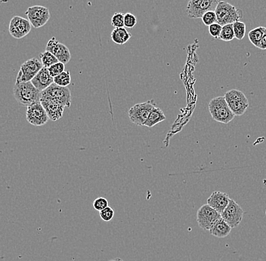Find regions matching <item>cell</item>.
<instances>
[{"mask_svg": "<svg viewBox=\"0 0 266 261\" xmlns=\"http://www.w3.org/2000/svg\"><path fill=\"white\" fill-rule=\"evenodd\" d=\"M41 92L31 82L16 83L13 95L19 104L28 107L34 103L40 102Z\"/></svg>", "mask_w": 266, "mask_h": 261, "instance_id": "6da1fadb", "label": "cell"}, {"mask_svg": "<svg viewBox=\"0 0 266 261\" xmlns=\"http://www.w3.org/2000/svg\"><path fill=\"white\" fill-rule=\"evenodd\" d=\"M209 111L215 121L225 125L229 123L235 117V115L228 107L224 96L213 98L209 104Z\"/></svg>", "mask_w": 266, "mask_h": 261, "instance_id": "7a4b0ae2", "label": "cell"}, {"mask_svg": "<svg viewBox=\"0 0 266 261\" xmlns=\"http://www.w3.org/2000/svg\"><path fill=\"white\" fill-rule=\"evenodd\" d=\"M215 13L217 17V23L221 26L238 22L243 16L241 10L236 9L235 7L225 1L219 3Z\"/></svg>", "mask_w": 266, "mask_h": 261, "instance_id": "3957f363", "label": "cell"}, {"mask_svg": "<svg viewBox=\"0 0 266 261\" xmlns=\"http://www.w3.org/2000/svg\"><path fill=\"white\" fill-rule=\"evenodd\" d=\"M40 100H52L64 107H69L71 104V91L68 87H61L53 83L41 92Z\"/></svg>", "mask_w": 266, "mask_h": 261, "instance_id": "277c9868", "label": "cell"}, {"mask_svg": "<svg viewBox=\"0 0 266 261\" xmlns=\"http://www.w3.org/2000/svg\"><path fill=\"white\" fill-rule=\"evenodd\" d=\"M225 101L235 116L244 114L249 107V101L243 92L237 89L228 91L225 95Z\"/></svg>", "mask_w": 266, "mask_h": 261, "instance_id": "5b68a950", "label": "cell"}, {"mask_svg": "<svg viewBox=\"0 0 266 261\" xmlns=\"http://www.w3.org/2000/svg\"><path fill=\"white\" fill-rule=\"evenodd\" d=\"M155 107L156 103L154 100L136 104L128 110V117L130 121L139 126L144 125L149 114Z\"/></svg>", "mask_w": 266, "mask_h": 261, "instance_id": "8992f818", "label": "cell"}, {"mask_svg": "<svg viewBox=\"0 0 266 261\" xmlns=\"http://www.w3.org/2000/svg\"><path fill=\"white\" fill-rule=\"evenodd\" d=\"M43 68L41 61L37 58H33L28 60L22 64L16 83L31 82Z\"/></svg>", "mask_w": 266, "mask_h": 261, "instance_id": "52a82bcc", "label": "cell"}, {"mask_svg": "<svg viewBox=\"0 0 266 261\" xmlns=\"http://www.w3.org/2000/svg\"><path fill=\"white\" fill-rule=\"evenodd\" d=\"M25 15L28 16V21L31 22L32 27L36 29L46 25L51 18L49 9L42 6L29 7L25 12Z\"/></svg>", "mask_w": 266, "mask_h": 261, "instance_id": "ba28073f", "label": "cell"}, {"mask_svg": "<svg viewBox=\"0 0 266 261\" xmlns=\"http://www.w3.org/2000/svg\"><path fill=\"white\" fill-rule=\"evenodd\" d=\"M221 214L213 209L210 205H202L197 212V221L198 226L204 230L210 231L215 222L220 218Z\"/></svg>", "mask_w": 266, "mask_h": 261, "instance_id": "9c48e42d", "label": "cell"}, {"mask_svg": "<svg viewBox=\"0 0 266 261\" xmlns=\"http://www.w3.org/2000/svg\"><path fill=\"white\" fill-rule=\"evenodd\" d=\"M243 214L244 211L241 207L235 201L231 199L228 206L221 214V217L231 228H236L241 223Z\"/></svg>", "mask_w": 266, "mask_h": 261, "instance_id": "30bf717a", "label": "cell"}, {"mask_svg": "<svg viewBox=\"0 0 266 261\" xmlns=\"http://www.w3.org/2000/svg\"><path fill=\"white\" fill-rule=\"evenodd\" d=\"M26 119L30 124L34 126H42L47 123L49 118L40 101L28 106L27 108Z\"/></svg>", "mask_w": 266, "mask_h": 261, "instance_id": "8fae6325", "label": "cell"}, {"mask_svg": "<svg viewBox=\"0 0 266 261\" xmlns=\"http://www.w3.org/2000/svg\"><path fill=\"white\" fill-rule=\"evenodd\" d=\"M31 28L32 25L28 19H24L20 16H15L10 22L9 31L12 37L17 40H21L30 34Z\"/></svg>", "mask_w": 266, "mask_h": 261, "instance_id": "7c38bea8", "label": "cell"}, {"mask_svg": "<svg viewBox=\"0 0 266 261\" xmlns=\"http://www.w3.org/2000/svg\"><path fill=\"white\" fill-rule=\"evenodd\" d=\"M46 51L51 52L59 62L68 64L71 59V52L65 45L59 43L55 37H52L46 45Z\"/></svg>", "mask_w": 266, "mask_h": 261, "instance_id": "4fadbf2b", "label": "cell"}, {"mask_svg": "<svg viewBox=\"0 0 266 261\" xmlns=\"http://www.w3.org/2000/svg\"><path fill=\"white\" fill-rule=\"evenodd\" d=\"M230 200L231 199L228 194L220 191H215L207 199V204L219 214H222L229 204Z\"/></svg>", "mask_w": 266, "mask_h": 261, "instance_id": "5bb4252c", "label": "cell"}, {"mask_svg": "<svg viewBox=\"0 0 266 261\" xmlns=\"http://www.w3.org/2000/svg\"><path fill=\"white\" fill-rule=\"evenodd\" d=\"M40 102L44 107L50 120L55 122L62 117L65 108L64 106L52 100H40Z\"/></svg>", "mask_w": 266, "mask_h": 261, "instance_id": "9a60e30c", "label": "cell"}, {"mask_svg": "<svg viewBox=\"0 0 266 261\" xmlns=\"http://www.w3.org/2000/svg\"><path fill=\"white\" fill-rule=\"evenodd\" d=\"M31 82L38 90L43 92L53 84L54 78L49 74L48 68L43 67Z\"/></svg>", "mask_w": 266, "mask_h": 261, "instance_id": "2e32d148", "label": "cell"}, {"mask_svg": "<svg viewBox=\"0 0 266 261\" xmlns=\"http://www.w3.org/2000/svg\"><path fill=\"white\" fill-rule=\"evenodd\" d=\"M232 228L222 218L218 219L214 224L210 228V232L211 235L217 237V238H225L228 236L231 232Z\"/></svg>", "mask_w": 266, "mask_h": 261, "instance_id": "e0dca14e", "label": "cell"}, {"mask_svg": "<svg viewBox=\"0 0 266 261\" xmlns=\"http://www.w3.org/2000/svg\"><path fill=\"white\" fill-rule=\"evenodd\" d=\"M113 43L117 45L125 44L131 39V35L125 28H114L110 34Z\"/></svg>", "mask_w": 266, "mask_h": 261, "instance_id": "ac0fdd59", "label": "cell"}, {"mask_svg": "<svg viewBox=\"0 0 266 261\" xmlns=\"http://www.w3.org/2000/svg\"><path fill=\"white\" fill-rule=\"evenodd\" d=\"M166 119L167 118L164 115V111L161 109L155 107L152 110V111L151 112L150 114H149V117H148L147 120L145 122L144 125L145 126L149 127V128H152V127L158 125L160 122L166 120Z\"/></svg>", "mask_w": 266, "mask_h": 261, "instance_id": "d6986e66", "label": "cell"}, {"mask_svg": "<svg viewBox=\"0 0 266 261\" xmlns=\"http://www.w3.org/2000/svg\"><path fill=\"white\" fill-rule=\"evenodd\" d=\"M201 3L202 0H189L186 8L188 18L192 19H201L200 16V7Z\"/></svg>", "mask_w": 266, "mask_h": 261, "instance_id": "ffe728a7", "label": "cell"}, {"mask_svg": "<svg viewBox=\"0 0 266 261\" xmlns=\"http://www.w3.org/2000/svg\"><path fill=\"white\" fill-rule=\"evenodd\" d=\"M264 29L265 28L264 27H258V28H254L252 31H249V34H248L249 41L255 47L259 48Z\"/></svg>", "mask_w": 266, "mask_h": 261, "instance_id": "44dd1931", "label": "cell"}, {"mask_svg": "<svg viewBox=\"0 0 266 261\" xmlns=\"http://www.w3.org/2000/svg\"><path fill=\"white\" fill-rule=\"evenodd\" d=\"M234 38H235V37H234L233 24H229V25H224V26H222V31H221L219 40L225 42H231L232 41Z\"/></svg>", "mask_w": 266, "mask_h": 261, "instance_id": "7402d4cb", "label": "cell"}, {"mask_svg": "<svg viewBox=\"0 0 266 261\" xmlns=\"http://www.w3.org/2000/svg\"><path fill=\"white\" fill-rule=\"evenodd\" d=\"M40 58L43 66L46 68H49L53 64L59 62L58 60L51 52H48V51L42 52L40 55Z\"/></svg>", "mask_w": 266, "mask_h": 261, "instance_id": "603a6c76", "label": "cell"}, {"mask_svg": "<svg viewBox=\"0 0 266 261\" xmlns=\"http://www.w3.org/2000/svg\"><path fill=\"white\" fill-rule=\"evenodd\" d=\"M71 77L69 71H64L57 77H54V83L61 86V87H68L71 84Z\"/></svg>", "mask_w": 266, "mask_h": 261, "instance_id": "cb8c5ba5", "label": "cell"}, {"mask_svg": "<svg viewBox=\"0 0 266 261\" xmlns=\"http://www.w3.org/2000/svg\"><path fill=\"white\" fill-rule=\"evenodd\" d=\"M219 0H202L200 7V16L202 17L204 13L209 11H215L219 4Z\"/></svg>", "mask_w": 266, "mask_h": 261, "instance_id": "d4e9b609", "label": "cell"}, {"mask_svg": "<svg viewBox=\"0 0 266 261\" xmlns=\"http://www.w3.org/2000/svg\"><path fill=\"white\" fill-rule=\"evenodd\" d=\"M233 28H234V37L237 40H242L244 38L246 34V25L243 22H234L233 24Z\"/></svg>", "mask_w": 266, "mask_h": 261, "instance_id": "484cf974", "label": "cell"}, {"mask_svg": "<svg viewBox=\"0 0 266 261\" xmlns=\"http://www.w3.org/2000/svg\"><path fill=\"white\" fill-rule=\"evenodd\" d=\"M203 22L206 26L210 27L213 24L217 23V17H216L215 11H209L204 13L201 17Z\"/></svg>", "mask_w": 266, "mask_h": 261, "instance_id": "4316f807", "label": "cell"}, {"mask_svg": "<svg viewBox=\"0 0 266 261\" xmlns=\"http://www.w3.org/2000/svg\"><path fill=\"white\" fill-rule=\"evenodd\" d=\"M48 70H49L50 75L54 78V77H57L61 73L64 72V70H65V64L61 62H58L53 64L50 68H48Z\"/></svg>", "mask_w": 266, "mask_h": 261, "instance_id": "83f0119b", "label": "cell"}, {"mask_svg": "<svg viewBox=\"0 0 266 261\" xmlns=\"http://www.w3.org/2000/svg\"><path fill=\"white\" fill-rule=\"evenodd\" d=\"M111 25L114 28H125L124 26V14L121 13H114L111 18Z\"/></svg>", "mask_w": 266, "mask_h": 261, "instance_id": "f1b7e54d", "label": "cell"}, {"mask_svg": "<svg viewBox=\"0 0 266 261\" xmlns=\"http://www.w3.org/2000/svg\"><path fill=\"white\" fill-rule=\"evenodd\" d=\"M137 18L131 13L124 14V26L125 28H133L137 25Z\"/></svg>", "mask_w": 266, "mask_h": 261, "instance_id": "f546056e", "label": "cell"}, {"mask_svg": "<svg viewBox=\"0 0 266 261\" xmlns=\"http://www.w3.org/2000/svg\"><path fill=\"white\" fill-rule=\"evenodd\" d=\"M100 217L104 221H110L114 217V210L111 207L107 206L104 209L99 211Z\"/></svg>", "mask_w": 266, "mask_h": 261, "instance_id": "4dcf8cb0", "label": "cell"}, {"mask_svg": "<svg viewBox=\"0 0 266 261\" xmlns=\"http://www.w3.org/2000/svg\"><path fill=\"white\" fill-rule=\"evenodd\" d=\"M108 206V201L104 197H98L93 202V208L96 211H101Z\"/></svg>", "mask_w": 266, "mask_h": 261, "instance_id": "1f68e13d", "label": "cell"}, {"mask_svg": "<svg viewBox=\"0 0 266 261\" xmlns=\"http://www.w3.org/2000/svg\"><path fill=\"white\" fill-rule=\"evenodd\" d=\"M222 29V26H221L219 24L215 23L209 27V33L213 38L219 39Z\"/></svg>", "mask_w": 266, "mask_h": 261, "instance_id": "d6a6232c", "label": "cell"}, {"mask_svg": "<svg viewBox=\"0 0 266 261\" xmlns=\"http://www.w3.org/2000/svg\"><path fill=\"white\" fill-rule=\"evenodd\" d=\"M258 49H261V50H265L266 49V28L264 29L262 37H261V43H260Z\"/></svg>", "mask_w": 266, "mask_h": 261, "instance_id": "836d02e7", "label": "cell"}, {"mask_svg": "<svg viewBox=\"0 0 266 261\" xmlns=\"http://www.w3.org/2000/svg\"><path fill=\"white\" fill-rule=\"evenodd\" d=\"M108 261H124L123 259H121V258L116 257L114 258V259H110V260Z\"/></svg>", "mask_w": 266, "mask_h": 261, "instance_id": "e575fe53", "label": "cell"}, {"mask_svg": "<svg viewBox=\"0 0 266 261\" xmlns=\"http://www.w3.org/2000/svg\"><path fill=\"white\" fill-rule=\"evenodd\" d=\"M10 0H0V4H7Z\"/></svg>", "mask_w": 266, "mask_h": 261, "instance_id": "d590c367", "label": "cell"}, {"mask_svg": "<svg viewBox=\"0 0 266 261\" xmlns=\"http://www.w3.org/2000/svg\"><path fill=\"white\" fill-rule=\"evenodd\" d=\"M265 215H266V211H265Z\"/></svg>", "mask_w": 266, "mask_h": 261, "instance_id": "8d00e7d4", "label": "cell"}]
</instances>
